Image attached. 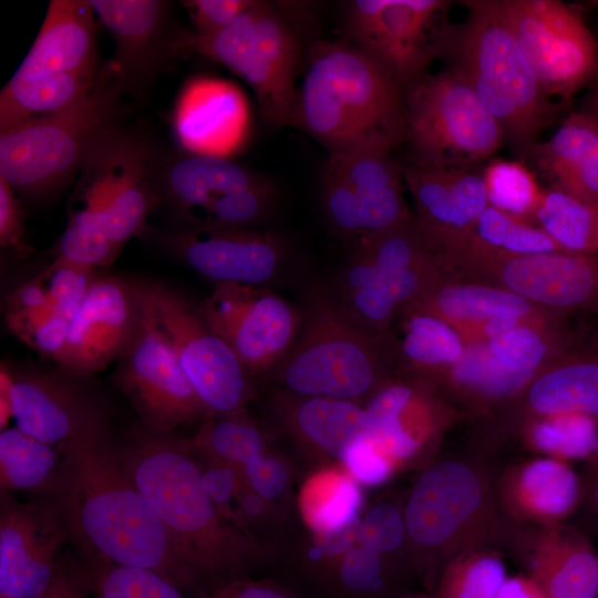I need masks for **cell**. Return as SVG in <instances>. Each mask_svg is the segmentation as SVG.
I'll use <instances>...</instances> for the list:
<instances>
[{
    "instance_id": "1",
    "label": "cell",
    "mask_w": 598,
    "mask_h": 598,
    "mask_svg": "<svg viewBox=\"0 0 598 598\" xmlns=\"http://www.w3.org/2000/svg\"><path fill=\"white\" fill-rule=\"evenodd\" d=\"M60 512L84 563L148 569L202 597L162 522L128 476L106 419L63 445L44 496Z\"/></svg>"
},
{
    "instance_id": "2",
    "label": "cell",
    "mask_w": 598,
    "mask_h": 598,
    "mask_svg": "<svg viewBox=\"0 0 598 598\" xmlns=\"http://www.w3.org/2000/svg\"><path fill=\"white\" fill-rule=\"evenodd\" d=\"M123 465L165 527L204 596L248 577L266 551L205 491L189 440L137 429L120 443Z\"/></svg>"
},
{
    "instance_id": "3",
    "label": "cell",
    "mask_w": 598,
    "mask_h": 598,
    "mask_svg": "<svg viewBox=\"0 0 598 598\" xmlns=\"http://www.w3.org/2000/svg\"><path fill=\"white\" fill-rule=\"evenodd\" d=\"M295 126L328 154L393 153L406 138L404 90L349 42H319L298 90Z\"/></svg>"
},
{
    "instance_id": "4",
    "label": "cell",
    "mask_w": 598,
    "mask_h": 598,
    "mask_svg": "<svg viewBox=\"0 0 598 598\" xmlns=\"http://www.w3.org/2000/svg\"><path fill=\"white\" fill-rule=\"evenodd\" d=\"M467 12L451 23L441 58L475 92L522 155L538 142L559 106L543 91L502 11L499 0L464 1Z\"/></svg>"
},
{
    "instance_id": "5",
    "label": "cell",
    "mask_w": 598,
    "mask_h": 598,
    "mask_svg": "<svg viewBox=\"0 0 598 598\" xmlns=\"http://www.w3.org/2000/svg\"><path fill=\"white\" fill-rule=\"evenodd\" d=\"M301 311L299 333L271 371L277 389L363 405L381 383L398 374L390 333L374 336L358 327L329 286L311 285Z\"/></svg>"
},
{
    "instance_id": "6",
    "label": "cell",
    "mask_w": 598,
    "mask_h": 598,
    "mask_svg": "<svg viewBox=\"0 0 598 598\" xmlns=\"http://www.w3.org/2000/svg\"><path fill=\"white\" fill-rule=\"evenodd\" d=\"M109 65L101 82L69 107L0 133V177L17 194L34 197L59 187L81 169L94 143L117 126L124 89Z\"/></svg>"
},
{
    "instance_id": "7",
    "label": "cell",
    "mask_w": 598,
    "mask_h": 598,
    "mask_svg": "<svg viewBox=\"0 0 598 598\" xmlns=\"http://www.w3.org/2000/svg\"><path fill=\"white\" fill-rule=\"evenodd\" d=\"M443 268L414 214L353 241L330 290L346 316L374 336L389 332L398 313Z\"/></svg>"
},
{
    "instance_id": "8",
    "label": "cell",
    "mask_w": 598,
    "mask_h": 598,
    "mask_svg": "<svg viewBox=\"0 0 598 598\" xmlns=\"http://www.w3.org/2000/svg\"><path fill=\"white\" fill-rule=\"evenodd\" d=\"M173 51L224 64L254 90L265 122L295 126L301 48L291 24L274 4L255 0L231 24L210 35L179 34Z\"/></svg>"
},
{
    "instance_id": "9",
    "label": "cell",
    "mask_w": 598,
    "mask_h": 598,
    "mask_svg": "<svg viewBox=\"0 0 598 598\" xmlns=\"http://www.w3.org/2000/svg\"><path fill=\"white\" fill-rule=\"evenodd\" d=\"M410 161L473 166L506 141L498 122L454 71L425 73L404 91Z\"/></svg>"
},
{
    "instance_id": "10",
    "label": "cell",
    "mask_w": 598,
    "mask_h": 598,
    "mask_svg": "<svg viewBox=\"0 0 598 598\" xmlns=\"http://www.w3.org/2000/svg\"><path fill=\"white\" fill-rule=\"evenodd\" d=\"M441 261L456 276L503 288L557 316H598V256L514 255L460 244Z\"/></svg>"
},
{
    "instance_id": "11",
    "label": "cell",
    "mask_w": 598,
    "mask_h": 598,
    "mask_svg": "<svg viewBox=\"0 0 598 598\" xmlns=\"http://www.w3.org/2000/svg\"><path fill=\"white\" fill-rule=\"evenodd\" d=\"M128 282L138 303L173 347L208 416L246 409L254 398L251 378L228 344L210 329L200 307L162 282Z\"/></svg>"
},
{
    "instance_id": "12",
    "label": "cell",
    "mask_w": 598,
    "mask_h": 598,
    "mask_svg": "<svg viewBox=\"0 0 598 598\" xmlns=\"http://www.w3.org/2000/svg\"><path fill=\"white\" fill-rule=\"evenodd\" d=\"M445 0H354L346 12L349 43L404 91L441 58L451 25Z\"/></svg>"
},
{
    "instance_id": "13",
    "label": "cell",
    "mask_w": 598,
    "mask_h": 598,
    "mask_svg": "<svg viewBox=\"0 0 598 598\" xmlns=\"http://www.w3.org/2000/svg\"><path fill=\"white\" fill-rule=\"evenodd\" d=\"M404 189L403 165L392 152L328 154L320 183L321 209L337 235L355 241L413 216Z\"/></svg>"
},
{
    "instance_id": "14",
    "label": "cell",
    "mask_w": 598,
    "mask_h": 598,
    "mask_svg": "<svg viewBox=\"0 0 598 598\" xmlns=\"http://www.w3.org/2000/svg\"><path fill=\"white\" fill-rule=\"evenodd\" d=\"M505 20L551 99H570L598 74V48L582 18L558 0H499Z\"/></svg>"
},
{
    "instance_id": "15",
    "label": "cell",
    "mask_w": 598,
    "mask_h": 598,
    "mask_svg": "<svg viewBox=\"0 0 598 598\" xmlns=\"http://www.w3.org/2000/svg\"><path fill=\"white\" fill-rule=\"evenodd\" d=\"M136 302L138 324L132 342L120 358L115 374L118 389L132 402L145 427L152 431L172 433L178 427L203 422L208 412L173 347Z\"/></svg>"
},
{
    "instance_id": "16",
    "label": "cell",
    "mask_w": 598,
    "mask_h": 598,
    "mask_svg": "<svg viewBox=\"0 0 598 598\" xmlns=\"http://www.w3.org/2000/svg\"><path fill=\"white\" fill-rule=\"evenodd\" d=\"M250 378L271 373L293 344L302 311L266 287L218 283L200 307Z\"/></svg>"
},
{
    "instance_id": "17",
    "label": "cell",
    "mask_w": 598,
    "mask_h": 598,
    "mask_svg": "<svg viewBox=\"0 0 598 598\" xmlns=\"http://www.w3.org/2000/svg\"><path fill=\"white\" fill-rule=\"evenodd\" d=\"M477 474L460 461H441L417 478L403 509L410 560L433 590L440 575V554L475 516L483 503Z\"/></svg>"
},
{
    "instance_id": "18",
    "label": "cell",
    "mask_w": 598,
    "mask_h": 598,
    "mask_svg": "<svg viewBox=\"0 0 598 598\" xmlns=\"http://www.w3.org/2000/svg\"><path fill=\"white\" fill-rule=\"evenodd\" d=\"M152 234L165 252L215 285L265 287L280 275L290 256L286 238L252 228L184 225Z\"/></svg>"
},
{
    "instance_id": "19",
    "label": "cell",
    "mask_w": 598,
    "mask_h": 598,
    "mask_svg": "<svg viewBox=\"0 0 598 598\" xmlns=\"http://www.w3.org/2000/svg\"><path fill=\"white\" fill-rule=\"evenodd\" d=\"M156 171L155 155L118 126L94 143L81 166L102 190L104 231L121 249L146 233V220L162 199Z\"/></svg>"
},
{
    "instance_id": "20",
    "label": "cell",
    "mask_w": 598,
    "mask_h": 598,
    "mask_svg": "<svg viewBox=\"0 0 598 598\" xmlns=\"http://www.w3.org/2000/svg\"><path fill=\"white\" fill-rule=\"evenodd\" d=\"M69 535L45 497L22 503L0 496V598H39L53 580Z\"/></svg>"
},
{
    "instance_id": "21",
    "label": "cell",
    "mask_w": 598,
    "mask_h": 598,
    "mask_svg": "<svg viewBox=\"0 0 598 598\" xmlns=\"http://www.w3.org/2000/svg\"><path fill=\"white\" fill-rule=\"evenodd\" d=\"M81 380L61 370L13 371L3 364L0 373L14 426L56 446L65 445L93 422L106 419L102 404Z\"/></svg>"
},
{
    "instance_id": "22",
    "label": "cell",
    "mask_w": 598,
    "mask_h": 598,
    "mask_svg": "<svg viewBox=\"0 0 598 598\" xmlns=\"http://www.w3.org/2000/svg\"><path fill=\"white\" fill-rule=\"evenodd\" d=\"M138 306L128 280L97 276L70 321L59 370L87 378L120 360L138 324Z\"/></svg>"
},
{
    "instance_id": "23",
    "label": "cell",
    "mask_w": 598,
    "mask_h": 598,
    "mask_svg": "<svg viewBox=\"0 0 598 598\" xmlns=\"http://www.w3.org/2000/svg\"><path fill=\"white\" fill-rule=\"evenodd\" d=\"M403 178L415 219L440 255L468 231L489 205L483 173L472 166L403 163Z\"/></svg>"
},
{
    "instance_id": "24",
    "label": "cell",
    "mask_w": 598,
    "mask_h": 598,
    "mask_svg": "<svg viewBox=\"0 0 598 598\" xmlns=\"http://www.w3.org/2000/svg\"><path fill=\"white\" fill-rule=\"evenodd\" d=\"M249 123L240 89L213 76L189 80L173 113L174 132L187 152L227 158L244 145Z\"/></svg>"
},
{
    "instance_id": "25",
    "label": "cell",
    "mask_w": 598,
    "mask_h": 598,
    "mask_svg": "<svg viewBox=\"0 0 598 598\" xmlns=\"http://www.w3.org/2000/svg\"><path fill=\"white\" fill-rule=\"evenodd\" d=\"M115 43L110 61L124 92L144 89L175 55L176 37L167 31L168 4L161 0H89Z\"/></svg>"
},
{
    "instance_id": "26",
    "label": "cell",
    "mask_w": 598,
    "mask_h": 598,
    "mask_svg": "<svg viewBox=\"0 0 598 598\" xmlns=\"http://www.w3.org/2000/svg\"><path fill=\"white\" fill-rule=\"evenodd\" d=\"M436 386L424 379L396 374L363 404L370 439L394 463L413 457L443 419Z\"/></svg>"
},
{
    "instance_id": "27",
    "label": "cell",
    "mask_w": 598,
    "mask_h": 598,
    "mask_svg": "<svg viewBox=\"0 0 598 598\" xmlns=\"http://www.w3.org/2000/svg\"><path fill=\"white\" fill-rule=\"evenodd\" d=\"M512 398L523 400L535 417L585 414L598 419V332L579 330L576 340Z\"/></svg>"
},
{
    "instance_id": "28",
    "label": "cell",
    "mask_w": 598,
    "mask_h": 598,
    "mask_svg": "<svg viewBox=\"0 0 598 598\" xmlns=\"http://www.w3.org/2000/svg\"><path fill=\"white\" fill-rule=\"evenodd\" d=\"M269 404L279 424L299 446L340 464L355 442L370 436L364 408L355 402L301 396L277 389Z\"/></svg>"
},
{
    "instance_id": "29",
    "label": "cell",
    "mask_w": 598,
    "mask_h": 598,
    "mask_svg": "<svg viewBox=\"0 0 598 598\" xmlns=\"http://www.w3.org/2000/svg\"><path fill=\"white\" fill-rule=\"evenodd\" d=\"M406 306L440 317L460 334L496 317L568 323L567 318L544 310L508 290L462 278L444 268Z\"/></svg>"
},
{
    "instance_id": "30",
    "label": "cell",
    "mask_w": 598,
    "mask_h": 598,
    "mask_svg": "<svg viewBox=\"0 0 598 598\" xmlns=\"http://www.w3.org/2000/svg\"><path fill=\"white\" fill-rule=\"evenodd\" d=\"M94 11L89 0H52L42 27L17 76L95 73Z\"/></svg>"
},
{
    "instance_id": "31",
    "label": "cell",
    "mask_w": 598,
    "mask_h": 598,
    "mask_svg": "<svg viewBox=\"0 0 598 598\" xmlns=\"http://www.w3.org/2000/svg\"><path fill=\"white\" fill-rule=\"evenodd\" d=\"M550 189L598 210V123L580 111L570 113L551 136L523 155Z\"/></svg>"
},
{
    "instance_id": "32",
    "label": "cell",
    "mask_w": 598,
    "mask_h": 598,
    "mask_svg": "<svg viewBox=\"0 0 598 598\" xmlns=\"http://www.w3.org/2000/svg\"><path fill=\"white\" fill-rule=\"evenodd\" d=\"M157 184L181 219L187 213L236 189L267 177L227 157L187 153L157 161Z\"/></svg>"
},
{
    "instance_id": "33",
    "label": "cell",
    "mask_w": 598,
    "mask_h": 598,
    "mask_svg": "<svg viewBox=\"0 0 598 598\" xmlns=\"http://www.w3.org/2000/svg\"><path fill=\"white\" fill-rule=\"evenodd\" d=\"M398 374L435 383L463 357L466 343L446 321L405 306L389 330Z\"/></svg>"
},
{
    "instance_id": "34",
    "label": "cell",
    "mask_w": 598,
    "mask_h": 598,
    "mask_svg": "<svg viewBox=\"0 0 598 598\" xmlns=\"http://www.w3.org/2000/svg\"><path fill=\"white\" fill-rule=\"evenodd\" d=\"M13 76L0 93V133L25 121L62 111L94 89L109 71Z\"/></svg>"
},
{
    "instance_id": "35",
    "label": "cell",
    "mask_w": 598,
    "mask_h": 598,
    "mask_svg": "<svg viewBox=\"0 0 598 598\" xmlns=\"http://www.w3.org/2000/svg\"><path fill=\"white\" fill-rule=\"evenodd\" d=\"M63 446L44 443L18 429L0 432V489L47 496L59 471Z\"/></svg>"
},
{
    "instance_id": "36",
    "label": "cell",
    "mask_w": 598,
    "mask_h": 598,
    "mask_svg": "<svg viewBox=\"0 0 598 598\" xmlns=\"http://www.w3.org/2000/svg\"><path fill=\"white\" fill-rule=\"evenodd\" d=\"M299 509L311 533L339 530L361 519L363 495L359 485L343 470H324L303 486Z\"/></svg>"
},
{
    "instance_id": "37",
    "label": "cell",
    "mask_w": 598,
    "mask_h": 598,
    "mask_svg": "<svg viewBox=\"0 0 598 598\" xmlns=\"http://www.w3.org/2000/svg\"><path fill=\"white\" fill-rule=\"evenodd\" d=\"M568 323L525 322L502 332L485 343L506 369L533 377L565 351L577 338Z\"/></svg>"
},
{
    "instance_id": "38",
    "label": "cell",
    "mask_w": 598,
    "mask_h": 598,
    "mask_svg": "<svg viewBox=\"0 0 598 598\" xmlns=\"http://www.w3.org/2000/svg\"><path fill=\"white\" fill-rule=\"evenodd\" d=\"M532 571L547 598L598 596V556L581 543H566L539 555Z\"/></svg>"
},
{
    "instance_id": "39",
    "label": "cell",
    "mask_w": 598,
    "mask_h": 598,
    "mask_svg": "<svg viewBox=\"0 0 598 598\" xmlns=\"http://www.w3.org/2000/svg\"><path fill=\"white\" fill-rule=\"evenodd\" d=\"M533 218L558 247L598 256V210L555 189H544Z\"/></svg>"
},
{
    "instance_id": "40",
    "label": "cell",
    "mask_w": 598,
    "mask_h": 598,
    "mask_svg": "<svg viewBox=\"0 0 598 598\" xmlns=\"http://www.w3.org/2000/svg\"><path fill=\"white\" fill-rule=\"evenodd\" d=\"M189 440L198 451L239 468L268 451L265 433L246 409L207 416Z\"/></svg>"
},
{
    "instance_id": "41",
    "label": "cell",
    "mask_w": 598,
    "mask_h": 598,
    "mask_svg": "<svg viewBox=\"0 0 598 598\" xmlns=\"http://www.w3.org/2000/svg\"><path fill=\"white\" fill-rule=\"evenodd\" d=\"M532 377L506 369L485 342L467 343L462 359L434 385L478 399L512 398Z\"/></svg>"
},
{
    "instance_id": "42",
    "label": "cell",
    "mask_w": 598,
    "mask_h": 598,
    "mask_svg": "<svg viewBox=\"0 0 598 598\" xmlns=\"http://www.w3.org/2000/svg\"><path fill=\"white\" fill-rule=\"evenodd\" d=\"M523 504L534 514L559 517L570 512L579 495L575 473L563 462L544 458L524 467L518 480Z\"/></svg>"
},
{
    "instance_id": "43",
    "label": "cell",
    "mask_w": 598,
    "mask_h": 598,
    "mask_svg": "<svg viewBox=\"0 0 598 598\" xmlns=\"http://www.w3.org/2000/svg\"><path fill=\"white\" fill-rule=\"evenodd\" d=\"M276 188L266 178L259 184L231 190L189 213L185 226L252 228L264 221L276 203Z\"/></svg>"
},
{
    "instance_id": "44",
    "label": "cell",
    "mask_w": 598,
    "mask_h": 598,
    "mask_svg": "<svg viewBox=\"0 0 598 598\" xmlns=\"http://www.w3.org/2000/svg\"><path fill=\"white\" fill-rule=\"evenodd\" d=\"M91 598H202L158 573L110 563H84Z\"/></svg>"
},
{
    "instance_id": "45",
    "label": "cell",
    "mask_w": 598,
    "mask_h": 598,
    "mask_svg": "<svg viewBox=\"0 0 598 598\" xmlns=\"http://www.w3.org/2000/svg\"><path fill=\"white\" fill-rule=\"evenodd\" d=\"M483 176L491 206L525 221L533 218L544 189L525 164L496 159L485 167Z\"/></svg>"
},
{
    "instance_id": "46",
    "label": "cell",
    "mask_w": 598,
    "mask_h": 598,
    "mask_svg": "<svg viewBox=\"0 0 598 598\" xmlns=\"http://www.w3.org/2000/svg\"><path fill=\"white\" fill-rule=\"evenodd\" d=\"M528 435L538 450L560 457L582 458L598 452L597 419L585 414L535 417Z\"/></svg>"
},
{
    "instance_id": "47",
    "label": "cell",
    "mask_w": 598,
    "mask_h": 598,
    "mask_svg": "<svg viewBox=\"0 0 598 598\" xmlns=\"http://www.w3.org/2000/svg\"><path fill=\"white\" fill-rule=\"evenodd\" d=\"M506 579L498 557L481 555L442 569L431 594L434 598H495Z\"/></svg>"
},
{
    "instance_id": "48",
    "label": "cell",
    "mask_w": 598,
    "mask_h": 598,
    "mask_svg": "<svg viewBox=\"0 0 598 598\" xmlns=\"http://www.w3.org/2000/svg\"><path fill=\"white\" fill-rule=\"evenodd\" d=\"M95 268L55 256L37 278L42 283L54 311L71 321L92 282Z\"/></svg>"
},
{
    "instance_id": "49",
    "label": "cell",
    "mask_w": 598,
    "mask_h": 598,
    "mask_svg": "<svg viewBox=\"0 0 598 598\" xmlns=\"http://www.w3.org/2000/svg\"><path fill=\"white\" fill-rule=\"evenodd\" d=\"M10 331L40 354L58 361L66 341L70 321L59 316L53 307L6 313Z\"/></svg>"
},
{
    "instance_id": "50",
    "label": "cell",
    "mask_w": 598,
    "mask_h": 598,
    "mask_svg": "<svg viewBox=\"0 0 598 598\" xmlns=\"http://www.w3.org/2000/svg\"><path fill=\"white\" fill-rule=\"evenodd\" d=\"M361 532L385 557L410 571L412 566L401 559L406 545V529L403 512L396 505L381 501L368 507L361 516Z\"/></svg>"
},
{
    "instance_id": "51",
    "label": "cell",
    "mask_w": 598,
    "mask_h": 598,
    "mask_svg": "<svg viewBox=\"0 0 598 598\" xmlns=\"http://www.w3.org/2000/svg\"><path fill=\"white\" fill-rule=\"evenodd\" d=\"M190 446L200 471L205 491L218 507L237 523L235 503L244 484L240 468L206 455L195 448L192 443Z\"/></svg>"
},
{
    "instance_id": "52",
    "label": "cell",
    "mask_w": 598,
    "mask_h": 598,
    "mask_svg": "<svg viewBox=\"0 0 598 598\" xmlns=\"http://www.w3.org/2000/svg\"><path fill=\"white\" fill-rule=\"evenodd\" d=\"M245 484L272 505H277L289 493L291 468L280 454L267 451L241 468Z\"/></svg>"
},
{
    "instance_id": "53",
    "label": "cell",
    "mask_w": 598,
    "mask_h": 598,
    "mask_svg": "<svg viewBox=\"0 0 598 598\" xmlns=\"http://www.w3.org/2000/svg\"><path fill=\"white\" fill-rule=\"evenodd\" d=\"M341 465L359 485L378 486L389 480L395 463L367 436L347 451Z\"/></svg>"
},
{
    "instance_id": "54",
    "label": "cell",
    "mask_w": 598,
    "mask_h": 598,
    "mask_svg": "<svg viewBox=\"0 0 598 598\" xmlns=\"http://www.w3.org/2000/svg\"><path fill=\"white\" fill-rule=\"evenodd\" d=\"M255 0H186V8L196 35H210L231 24Z\"/></svg>"
},
{
    "instance_id": "55",
    "label": "cell",
    "mask_w": 598,
    "mask_h": 598,
    "mask_svg": "<svg viewBox=\"0 0 598 598\" xmlns=\"http://www.w3.org/2000/svg\"><path fill=\"white\" fill-rule=\"evenodd\" d=\"M0 245L24 256L30 249L24 243V213L10 184L0 177Z\"/></svg>"
},
{
    "instance_id": "56",
    "label": "cell",
    "mask_w": 598,
    "mask_h": 598,
    "mask_svg": "<svg viewBox=\"0 0 598 598\" xmlns=\"http://www.w3.org/2000/svg\"><path fill=\"white\" fill-rule=\"evenodd\" d=\"M202 598H300L291 588L275 579L238 578L224 584Z\"/></svg>"
},
{
    "instance_id": "57",
    "label": "cell",
    "mask_w": 598,
    "mask_h": 598,
    "mask_svg": "<svg viewBox=\"0 0 598 598\" xmlns=\"http://www.w3.org/2000/svg\"><path fill=\"white\" fill-rule=\"evenodd\" d=\"M39 598H91V576L83 563L62 558L59 569Z\"/></svg>"
},
{
    "instance_id": "58",
    "label": "cell",
    "mask_w": 598,
    "mask_h": 598,
    "mask_svg": "<svg viewBox=\"0 0 598 598\" xmlns=\"http://www.w3.org/2000/svg\"><path fill=\"white\" fill-rule=\"evenodd\" d=\"M49 307H52L51 301L37 277L16 288L3 300L4 315Z\"/></svg>"
},
{
    "instance_id": "59",
    "label": "cell",
    "mask_w": 598,
    "mask_h": 598,
    "mask_svg": "<svg viewBox=\"0 0 598 598\" xmlns=\"http://www.w3.org/2000/svg\"><path fill=\"white\" fill-rule=\"evenodd\" d=\"M495 598H547L532 577H511L504 581Z\"/></svg>"
},
{
    "instance_id": "60",
    "label": "cell",
    "mask_w": 598,
    "mask_h": 598,
    "mask_svg": "<svg viewBox=\"0 0 598 598\" xmlns=\"http://www.w3.org/2000/svg\"><path fill=\"white\" fill-rule=\"evenodd\" d=\"M579 111L598 123V74L595 78L592 86L587 93Z\"/></svg>"
},
{
    "instance_id": "61",
    "label": "cell",
    "mask_w": 598,
    "mask_h": 598,
    "mask_svg": "<svg viewBox=\"0 0 598 598\" xmlns=\"http://www.w3.org/2000/svg\"><path fill=\"white\" fill-rule=\"evenodd\" d=\"M594 456L597 457V461L591 476L589 497L591 505L598 511V452Z\"/></svg>"
},
{
    "instance_id": "62",
    "label": "cell",
    "mask_w": 598,
    "mask_h": 598,
    "mask_svg": "<svg viewBox=\"0 0 598 598\" xmlns=\"http://www.w3.org/2000/svg\"><path fill=\"white\" fill-rule=\"evenodd\" d=\"M398 598H434L433 595L430 594H404Z\"/></svg>"
},
{
    "instance_id": "63",
    "label": "cell",
    "mask_w": 598,
    "mask_h": 598,
    "mask_svg": "<svg viewBox=\"0 0 598 598\" xmlns=\"http://www.w3.org/2000/svg\"><path fill=\"white\" fill-rule=\"evenodd\" d=\"M595 330L598 332V326L595 328Z\"/></svg>"
}]
</instances>
